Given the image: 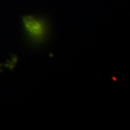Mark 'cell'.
<instances>
[{"label":"cell","mask_w":130,"mask_h":130,"mask_svg":"<svg viewBox=\"0 0 130 130\" xmlns=\"http://www.w3.org/2000/svg\"><path fill=\"white\" fill-rule=\"evenodd\" d=\"M23 25L29 40L34 43H40L48 35V25L43 19L32 15L23 17Z\"/></svg>","instance_id":"1"}]
</instances>
